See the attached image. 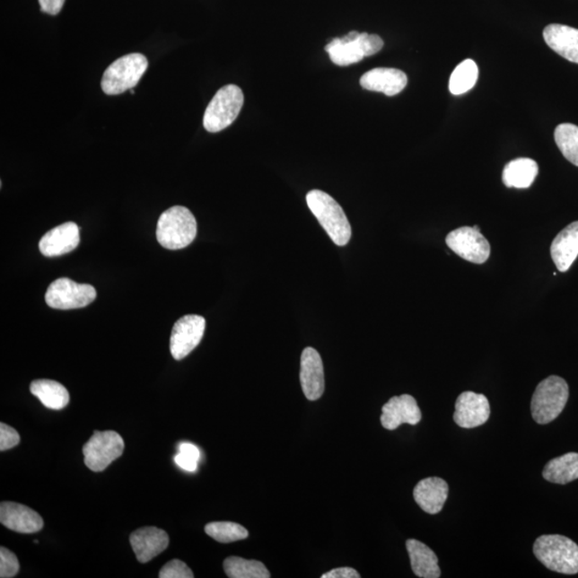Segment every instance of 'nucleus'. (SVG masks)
Segmentation results:
<instances>
[{"label":"nucleus","mask_w":578,"mask_h":578,"mask_svg":"<svg viewBox=\"0 0 578 578\" xmlns=\"http://www.w3.org/2000/svg\"><path fill=\"white\" fill-rule=\"evenodd\" d=\"M307 203L331 241L338 247L346 246L352 238V226L340 204L320 190L310 191Z\"/></svg>","instance_id":"f257e3e1"},{"label":"nucleus","mask_w":578,"mask_h":578,"mask_svg":"<svg viewBox=\"0 0 578 578\" xmlns=\"http://www.w3.org/2000/svg\"><path fill=\"white\" fill-rule=\"evenodd\" d=\"M533 554L550 571L566 575L578 574V546L569 538L559 535L539 537L533 544Z\"/></svg>","instance_id":"f03ea898"},{"label":"nucleus","mask_w":578,"mask_h":578,"mask_svg":"<svg viewBox=\"0 0 578 578\" xmlns=\"http://www.w3.org/2000/svg\"><path fill=\"white\" fill-rule=\"evenodd\" d=\"M197 223L190 210L174 206L161 215L157 225V239L168 250L185 249L194 241Z\"/></svg>","instance_id":"7ed1b4c3"},{"label":"nucleus","mask_w":578,"mask_h":578,"mask_svg":"<svg viewBox=\"0 0 578 578\" xmlns=\"http://www.w3.org/2000/svg\"><path fill=\"white\" fill-rule=\"evenodd\" d=\"M568 383L559 376H549L536 388L531 398V415L539 425H548L563 413L569 399Z\"/></svg>","instance_id":"20e7f679"},{"label":"nucleus","mask_w":578,"mask_h":578,"mask_svg":"<svg viewBox=\"0 0 578 578\" xmlns=\"http://www.w3.org/2000/svg\"><path fill=\"white\" fill-rule=\"evenodd\" d=\"M241 87L230 84L219 89L204 115V127L210 133L223 131L237 119L243 107Z\"/></svg>","instance_id":"39448f33"},{"label":"nucleus","mask_w":578,"mask_h":578,"mask_svg":"<svg viewBox=\"0 0 578 578\" xmlns=\"http://www.w3.org/2000/svg\"><path fill=\"white\" fill-rule=\"evenodd\" d=\"M147 68L148 60L144 55H126L105 70L101 82L102 91L109 96L130 91L138 84Z\"/></svg>","instance_id":"423d86ee"},{"label":"nucleus","mask_w":578,"mask_h":578,"mask_svg":"<svg viewBox=\"0 0 578 578\" xmlns=\"http://www.w3.org/2000/svg\"><path fill=\"white\" fill-rule=\"evenodd\" d=\"M124 450L125 442L118 433L96 431L83 447L84 463L92 471H103L121 457Z\"/></svg>","instance_id":"0eeeda50"},{"label":"nucleus","mask_w":578,"mask_h":578,"mask_svg":"<svg viewBox=\"0 0 578 578\" xmlns=\"http://www.w3.org/2000/svg\"><path fill=\"white\" fill-rule=\"evenodd\" d=\"M96 297L97 292L93 286L61 277L48 286L46 302L52 309L74 310L87 307Z\"/></svg>","instance_id":"6e6552de"},{"label":"nucleus","mask_w":578,"mask_h":578,"mask_svg":"<svg viewBox=\"0 0 578 578\" xmlns=\"http://www.w3.org/2000/svg\"><path fill=\"white\" fill-rule=\"evenodd\" d=\"M447 246L465 260L474 264H485L490 258L491 246L480 230L475 227H460L448 233Z\"/></svg>","instance_id":"1a4fd4ad"},{"label":"nucleus","mask_w":578,"mask_h":578,"mask_svg":"<svg viewBox=\"0 0 578 578\" xmlns=\"http://www.w3.org/2000/svg\"><path fill=\"white\" fill-rule=\"evenodd\" d=\"M206 320L203 316L186 315L175 322L171 335V354L182 360L198 346L204 337Z\"/></svg>","instance_id":"9d476101"},{"label":"nucleus","mask_w":578,"mask_h":578,"mask_svg":"<svg viewBox=\"0 0 578 578\" xmlns=\"http://www.w3.org/2000/svg\"><path fill=\"white\" fill-rule=\"evenodd\" d=\"M490 402L483 394L466 391L455 402L453 420L462 429H475L490 419Z\"/></svg>","instance_id":"9b49d317"},{"label":"nucleus","mask_w":578,"mask_h":578,"mask_svg":"<svg viewBox=\"0 0 578 578\" xmlns=\"http://www.w3.org/2000/svg\"><path fill=\"white\" fill-rule=\"evenodd\" d=\"M381 425L394 431L404 424L416 425L422 419L421 410L414 397L409 394L393 397L382 406Z\"/></svg>","instance_id":"f8f14e48"},{"label":"nucleus","mask_w":578,"mask_h":578,"mask_svg":"<svg viewBox=\"0 0 578 578\" xmlns=\"http://www.w3.org/2000/svg\"><path fill=\"white\" fill-rule=\"evenodd\" d=\"M300 382L309 401H318L325 391L324 364L318 350L304 348L300 363Z\"/></svg>","instance_id":"ddd939ff"},{"label":"nucleus","mask_w":578,"mask_h":578,"mask_svg":"<svg viewBox=\"0 0 578 578\" xmlns=\"http://www.w3.org/2000/svg\"><path fill=\"white\" fill-rule=\"evenodd\" d=\"M80 229L74 222H66L48 232L41 238L39 249L47 258L60 257L74 251L80 244Z\"/></svg>","instance_id":"4468645a"},{"label":"nucleus","mask_w":578,"mask_h":578,"mask_svg":"<svg viewBox=\"0 0 578 578\" xmlns=\"http://www.w3.org/2000/svg\"><path fill=\"white\" fill-rule=\"evenodd\" d=\"M130 543L137 560L141 564H147L168 548L170 538L160 528L144 527L131 533Z\"/></svg>","instance_id":"2eb2a0df"},{"label":"nucleus","mask_w":578,"mask_h":578,"mask_svg":"<svg viewBox=\"0 0 578 578\" xmlns=\"http://www.w3.org/2000/svg\"><path fill=\"white\" fill-rule=\"evenodd\" d=\"M0 522L8 530L20 533L40 531L44 522L40 515L24 504L4 502L0 504Z\"/></svg>","instance_id":"dca6fc26"},{"label":"nucleus","mask_w":578,"mask_h":578,"mask_svg":"<svg viewBox=\"0 0 578 578\" xmlns=\"http://www.w3.org/2000/svg\"><path fill=\"white\" fill-rule=\"evenodd\" d=\"M407 83V75L393 68H376L366 72L360 79V85L366 91L382 92L388 97L402 92Z\"/></svg>","instance_id":"f3484780"},{"label":"nucleus","mask_w":578,"mask_h":578,"mask_svg":"<svg viewBox=\"0 0 578 578\" xmlns=\"http://www.w3.org/2000/svg\"><path fill=\"white\" fill-rule=\"evenodd\" d=\"M448 495V483L438 477L421 480L414 490L415 502L425 512L429 514L441 512L447 502Z\"/></svg>","instance_id":"a211bd4d"},{"label":"nucleus","mask_w":578,"mask_h":578,"mask_svg":"<svg viewBox=\"0 0 578 578\" xmlns=\"http://www.w3.org/2000/svg\"><path fill=\"white\" fill-rule=\"evenodd\" d=\"M550 257L560 272H566L578 257V221L569 224L555 237Z\"/></svg>","instance_id":"6ab92c4d"},{"label":"nucleus","mask_w":578,"mask_h":578,"mask_svg":"<svg viewBox=\"0 0 578 578\" xmlns=\"http://www.w3.org/2000/svg\"><path fill=\"white\" fill-rule=\"evenodd\" d=\"M544 40L561 57L578 64V30L574 27L550 24L543 31Z\"/></svg>","instance_id":"aec40b11"},{"label":"nucleus","mask_w":578,"mask_h":578,"mask_svg":"<svg viewBox=\"0 0 578 578\" xmlns=\"http://www.w3.org/2000/svg\"><path fill=\"white\" fill-rule=\"evenodd\" d=\"M406 548L409 554L411 569L414 574L422 578H439L442 571L439 569L438 557L433 550L415 539L406 542Z\"/></svg>","instance_id":"412c9836"},{"label":"nucleus","mask_w":578,"mask_h":578,"mask_svg":"<svg viewBox=\"0 0 578 578\" xmlns=\"http://www.w3.org/2000/svg\"><path fill=\"white\" fill-rule=\"evenodd\" d=\"M538 174L539 166L535 160L519 158L504 166L503 181L508 188H527L532 185Z\"/></svg>","instance_id":"4be33fe9"},{"label":"nucleus","mask_w":578,"mask_h":578,"mask_svg":"<svg viewBox=\"0 0 578 578\" xmlns=\"http://www.w3.org/2000/svg\"><path fill=\"white\" fill-rule=\"evenodd\" d=\"M543 477L556 485H568L578 479V453L570 452L550 460L544 467Z\"/></svg>","instance_id":"5701e85b"},{"label":"nucleus","mask_w":578,"mask_h":578,"mask_svg":"<svg viewBox=\"0 0 578 578\" xmlns=\"http://www.w3.org/2000/svg\"><path fill=\"white\" fill-rule=\"evenodd\" d=\"M31 392L40 399V402L47 408L53 410L64 409L70 401L68 390L61 383L55 381H33L31 383Z\"/></svg>","instance_id":"b1692460"},{"label":"nucleus","mask_w":578,"mask_h":578,"mask_svg":"<svg viewBox=\"0 0 578 578\" xmlns=\"http://www.w3.org/2000/svg\"><path fill=\"white\" fill-rule=\"evenodd\" d=\"M357 38L350 42L344 41L342 38H336L327 44L325 49L333 64L346 66L357 64L365 57Z\"/></svg>","instance_id":"393cba45"},{"label":"nucleus","mask_w":578,"mask_h":578,"mask_svg":"<svg viewBox=\"0 0 578 578\" xmlns=\"http://www.w3.org/2000/svg\"><path fill=\"white\" fill-rule=\"evenodd\" d=\"M224 571L230 578H269L270 572L258 560H247L232 556L224 561Z\"/></svg>","instance_id":"a878e982"},{"label":"nucleus","mask_w":578,"mask_h":578,"mask_svg":"<svg viewBox=\"0 0 578 578\" xmlns=\"http://www.w3.org/2000/svg\"><path fill=\"white\" fill-rule=\"evenodd\" d=\"M479 76V69L472 59H466L452 72L450 77L449 89L454 96H460L475 87Z\"/></svg>","instance_id":"bb28decb"},{"label":"nucleus","mask_w":578,"mask_h":578,"mask_svg":"<svg viewBox=\"0 0 578 578\" xmlns=\"http://www.w3.org/2000/svg\"><path fill=\"white\" fill-rule=\"evenodd\" d=\"M555 142L564 157L578 166V127L572 124L559 125L555 130Z\"/></svg>","instance_id":"cd10ccee"},{"label":"nucleus","mask_w":578,"mask_h":578,"mask_svg":"<svg viewBox=\"0 0 578 578\" xmlns=\"http://www.w3.org/2000/svg\"><path fill=\"white\" fill-rule=\"evenodd\" d=\"M205 532L220 543L241 541L249 537L246 528L232 521L209 522L205 526Z\"/></svg>","instance_id":"c85d7f7f"},{"label":"nucleus","mask_w":578,"mask_h":578,"mask_svg":"<svg viewBox=\"0 0 578 578\" xmlns=\"http://www.w3.org/2000/svg\"><path fill=\"white\" fill-rule=\"evenodd\" d=\"M199 459H201V451H199L196 444L182 442L178 447V454L174 460L181 469L194 472L197 469Z\"/></svg>","instance_id":"c756f323"},{"label":"nucleus","mask_w":578,"mask_h":578,"mask_svg":"<svg viewBox=\"0 0 578 578\" xmlns=\"http://www.w3.org/2000/svg\"><path fill=\"white\" fill-rule=\"evenodd\" d=\"M20 571L18 557L7 547L0 548V577L11 578L16 576Z\"/></svg>","instance_id":"7c9ffc66"},{"label":"nucleus","mask_w":578,"mask_h":578,"mask_svg":"<svg viewBox=\"0 0 578 578\" xmlns=\"http://www.w3.org/2000/svg\"><path fill=\"white\" fill-rule=\"evenodd\" d=\"M160 578H193L194 574L181 560L174 559L166 564L159 574Z\"/></svg>","instance_id":"2f4dec72"},{"label":"nucleus","mask_w":578,"mask_h":578,"mask_svg":"<svg viewBox=\"0 0 578 578\" xmlns=\"http://www.w3.org/2000/svg\"><path fill=\"white\" fill-rule=\"evenodd\" d=\"M357 42L365 57L377 54L383 48V41L380 36L370 35V33L366 32L359 33Z\"/></svg>","instance_id":"473e14b6"},{"label":"nucleus","mask_w":578,"mask_h":578,"mask_svg":"<svg viewBox=\"0 0 578 578\" xmlns=\"http://www.w3.org/2000/svg\"><path fill=\"white\" fill-rule=\"evenodd\" d=\"M20 442V434L13 427L4 424L0 425V450L3 452L18 446Z\"/></svg>","instance_id":"72a5a7b5"},{"label":"nucleus","mask_w":578,"mask_h":578,"mask_svg":"<svg viewBox=\"0 0 578 578\" xmlns=\"http://www.w3.org/2000/svg\"><path fill=\"white\" fill-rule=\"evenodd\" d=\"M360 577L361 575L359 574V572L355 571L353 568H349V566H343V568L331 570L330 572H327V574L321 575V578H360Z\"/></svg>","instance_id":"f704fd0d"},{"label":"nucleus","mask_w":578,"mask_h":578,"mask_svg":"<svg viewBox=\"0 0 578 578\" xmlns=\"http://www.w3.org/2000/svg\"><path fill=\"white\" fill-rule=\"evenodd\" d=\"M66 0H39L42 13L57 15L63 9Z\"/></svg>","instance_id":"c9c22d12"},{"label":"nucleus","mask_w":578,"mask_h":578,"mask_svg":"<svg viewBox=\"0 0 578 578\" xmlns=\"http://www.w3.org/2000/svg\"><path fill=\"white\" fill-rule=\"evenodd\" d=\"M131 94H136L135 91H130Z\"/></svg>","instance_id":"e433bc0d"}]
</instances>
